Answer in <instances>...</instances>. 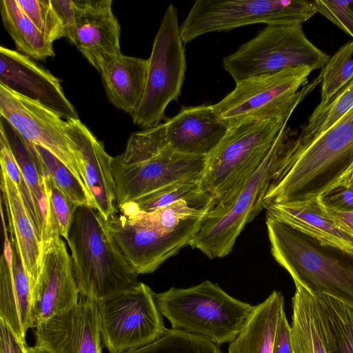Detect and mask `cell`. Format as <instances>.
I'll return each mask as SVG.
<instances>
[{
	"instance_id": "1",
	"label": "cell",
	"mask_w": 353,
	"mask_h": 353,
	"mask_svg": "<svg viewBox=\"0 0 353 353\" xmlns=\"http://www.w3.org/2000/svg\"><path fill=\"white\" fill-rule=\"evenodd\" d=\"M206 211L204 200L196 196L149 213L123 216L117 212L105 224L139 275L154 272L182 248L189 245Z\"/></svg>"
},
{
	"instance_id": "2",
	"label": "cell",
	"mask_w": 353,
	"mask_h": 353,
	"mask_svg": "<svg viewBox=\"0 0 353 353\" xmlns=\"http://www.w3.org/2000/svg\"><path fill=\"white\" fill-rule=\"evenodd\" d=\"M207 157L182 154L167 143L165 123L132 133L112 157L117 208L184 179L203 174Z\"/></svg>"
},
{
	"instance_id": "3",
	"label": "cell",
	"mask_w": 353,
	"mask_h": 353,
	"mask_svg": "<svg viewBox=\"0 0 353 353\" xmlns=\"http://www.w3.org/2000/svg\"><path fill=\"white\" fill-rule=\"evenodd\" d=\"M66 241L81 296L99 303L140 284L94 208H77Z\"/></svg>"
},
{
	"instance_id": "4",
	"label": "cell",
	"mask_w": 353,
	"mask_h": 353,
	"mask_svg": "<svg viewBox=\"0 0 353 353\" xmlns=\"http://www.w3.org/2000/svg\"><path fill=\"white\" fill-rule=\"evenodd\" d=\"M266 225L272 254L294 283L353 307V253L322 244L268 214Z\"/></svg>"
},
{
	"instance_id": "5",
	"label": "cell",
	"mask_w": 353,
	"mask_h": 353,
	"mask_svg": "<svg viewBox=\"0 0 353 353\" xmlns=\"http://www.w3.org/2000/svg\"><path fill=\"white\" fill-rule=\"evenodd\" d=\"M296 132L283 127L264 161L233 199L222 208L208 210L190 246L210 259L222 258L230 253L237 237L263 209L270 190L282 174Z\"/></svg>"
},
{
	"instance_id": "6",
	"label": "cell",
	"mask_w": 353,
	"mask_h": 353,
	"mask_svg": "<svg viewBox=\"0 0 353 353\" xmlns=\"http://www.w3.org/2000/svg\"><path fill=\"white\" fill-rule=\"evenodd\" d=\"M288 119L252 121L228 129L207 157L201 179L210 209L226 206L264 161Z\"/></svg>"
},
{
	"instance_id": "7",
	"label": "cell",
	"mask_w": 353,
	"mask_h": 353,
	"mask_svg": "<svg viewBox=\"0 0 353 353\" xmlns=\"http://www.w3.org/2000/svg\"><path fill=\"white\" fill-rule=\"evenodd\" d=\"M154 300L172 329L217 345L234 341L254 309L208 280L188 288H171L154 293Z\"/></svg>"
},
{
	"instance_id": "8",
	"label": "cell",
	"mask_w": 353,
	"mask_h": 353,
	"mask_svg": "<svg viewBox=\"0 0 353 353\" xmlns=\"http://www.w3.org/2000/svg\"><path fill=\"white\" fill-rule=\"evenodd\" d=\"M312 70L301 65L243 80L212 107L229 128L252 121L289 119L296 106L321 82L319 75L308 83Z\"/></svg>"
},
{
	"instance_id": "9",
	"label": "cell",
	"mask_w": 353,
	"mask_h": 353,
	"mask_svg": "<svg viewBox=\"0 0 353 353\" xmlns=\"http://www.w3.org/2000/svg\"><path fill=\"white\" fill-rule=\"evenodd\" d=\"M318 12L316 0H197L180 26L184 44L205 34L255 23L299 26Z\"/></svg>"
},
{
	"instance_id": "10",
	"label": "cell",
	"mask_w": 353,
	"mask_h": 353,
	"mask_svg": "<svg viewBox=\"0 0 353 353\" xmlns=\"http://www.w3.org/2000/svg\"><path fill=\"white\" fill-rule=\"evenodd\" d=\"M352 163L353 108L294 159L279 187L294 201L316 198L336 186Z\"/></svg>"
},
{
	"instance_id": "11",
	"label": "cell",
	"mask_w": 353,
	"mask_h": 353,
	"mask_svg": "<svg viewBox=\"0 0 353 353\" xmlns=\"http://www.w3.org/2000/svg\"><path fill=\"white\" fill-rule=\"evenodd\" d=\"M330 56L306 37L302 26L268 25L223 59L235 83L306 65L323 69Z\"/></svg>"
},
{
	"instance_id": "12",
	"label": "cell",
	"mask_w": 353,
	"mask_h": 353,
	"mask_svg": "<svg viewBox=\"0 0 353 353\" xmlns=\"http://www.w3.org/2000/svg\"><path fill=\"white\" fill-rule=\"evenodd\" d=\"M185 70V53L177 10L171 3L165 10L148 59L144 94L138 110L131 117L134 124L147 129L161 123L168 105L181 94Z\"/></svg>"
},
{
	"instance_id": "13",
	"label": "cell",
	"mask_w": 353,
	"mask_h": 353,
	"mask_svg": "<svg viewBox=\"0 0 353 353\" xmlns=\"http://www.w3.org/2000/svg\"><path fill=\"white\" fill-rule=\"evenodd\" d=\"M101 339L110 353H123L152 343L166 328L146 284L98 303Z\"/></svg>"
},
{
	"instance_id": "14",
	"label": "cell",
	"mask_w": 353,
	"mask_h": 353,
	"mask_svg": "<svg viewBox=\"0 0 353 353\" xmlns=\"http://www.w3.org/2000/svg\"><path fill=\"white\" fill-rule=\"evenodd\" d=\"M0 115L23 139L44 148L63 163L88 191L66 134V120L43 104L1 84Z\"/></svg>"
},
{
	"instance_id": "15",
	"label": "cell",
	"mask_w": 353,
	"mask_h": 353,
	"mask_svg": "<svg viewBox=\"0 0 353 353\" xmlns=\"http://www.w3.org/2000/svg\"><path fill=\"white\" fill-rule=\"evenodd\" d=\"M35 346L47 353H101L98 303L81 296L69 310L41 323Z\"/></svg>"
},
{
	"instance_id": "16",
	"label": "cell",
	"mask_w": 353,
	"mask_h": 353,
	"mask_svg": "<svg viewBox=\"0 0 353 353\" xmlns=\"http://www.w3.org/2000/svg\"><path fill=\"white\" fill-rule=\"evenodd\" d=\"M79 294L71 256L61 236L43 243L42 270L33 292L31 328L71 308Z\"/></svg>"
},
{
	"instance_id": "17",
	"label": "cell",
	"mask_w": 353,
	"mask_h": 353,
	"mask_svg": "<svg viewBox=\"0 0 353 353\" xmlns=\"http://www.w3.org/2000/svg\"><path fill=\"white\" fill-rule=\"evenodd\" d=\"M0 84L43 104L64 119H79L59 79L30 57L3 46L0 47Z\"/></svg>"
},
{
	"instance_id": "18",
	"label": "cell",
	"mask_w": 353,
	"mask_h": 353,
	"mask_svg": "<svg viewBox=\"0 0 353 353\" xmlns=\"http://www.w3.org/2000/svg\"><path fill=\"white\" fill-rule=\"evenodd\" d=\"M65 132L83 174L94 208L107 221L116 214L117 197L112 173V157L79 119L66 120Z\"/></svg>"
},
{
	"instance_id": "19",
	"label": "cell",
	"mask_w": 353,
	"mask_h": 353,
	"mask_svg": "<svg viewBox=\"0 0 353 353\" xmlns=\"http://www.w3.org/2000/svg\"><path fill=\"white\" fill-rule=\"evenodd\" d=\"M76 19L74 46L99 72L122 54L121 27L112 0H73Z\"/></svg>"
},
{
	"instance_id": "20",
	"label": "cell",
	"mask_w": 353,
	"mask_h": 353,
	"mask_svg": "<svg viewBox=\"0 0 353 353\" xmlns=\"http://www.w3.org/2000/svg\"><path fill=\"white\" fill-rule=\"evenodd\" d=\"M168 145L174 151L193 156H209L229 128L212 105L185 107L165 122Z\"/></svg>"
},
{
	"instance_id": "21",
	"label": "cell",
	"mask_w": 353,
	"mask_h": 353,
	"mask_svg": "<svg viewBox=\"0 0 353 353\" xmlns=\"http://www.w3.org/2000/svg\"><path fill=\"white\" fill-rule=\"evenodd\" d=\"M0 130L6 136L28 187L34 210V225L42 245L60 236L45 183L43 165L34 145L23 139L0 117Z\"/></svg>"
},
{
	"instance_id": "22",
	"label": "cell",
	"mask_w": 353,
	"mask_h": 353,
	"mask_svg": "<svg viewBox=\"0 0 353 353\" xmlns=\"http://www.w3.org/2000/svg\"><path fill=\"white\" fill-rule=\"evenodd\" d=\"M1 192L8 230L16 242L33 293L42 270L43 245L18 188L1 168Z\"/></svg>"
},
{
	"instance_id": "23",
	"label": "cell",
	"mask_w": 353,
	"mask_h": 353,
	"mask_svg": "<svg viewBox=\"0 0 353 353\" xmlns=\"http://www.w3.org/2000/svg\"><path fill=\"white\" fill-rule=\"evenodd\" d=\"M263 208L272 216L322 244L353 253V236L340 228L325 212L319 197L305 201L263 202Z\"/></svg>"
},
{
	"instance_id": "24",
	"label": "cell",
	"mask_w": 353,
	"mask_h": 353,
	"mask_svg": "<svg viewBox=\"0 0 353 353\" xmlns=\"http://www.w3.org/2000/svg\"><path fill=\"white\" fill-rule=\"evenodd\" d=\"M109 101L132 117L142 101L148 73V59L121 54L99 72Z\"/></svg>"
},
{
	"instance_id": "25",
	"label": "cell",
	"mask_w": 353,
	"mask_h": 353,
	"mask_svg": "<svg viewBox=\"0 0 353 353\" xmlns=\"http://www.w3.org/2000/svg\"><path fill=\"white\" fill-rule=\"evenodd\" d=\"M284 311V298L273 291L254 309L239 334L230 343L228 353H272L278 323Z\"/></svg>"
},
{
	"instance_id": "26",
	"label": "cell",
	"mask_w": 353,
	"mask_h": 353,
	"mask_svg": "<svg viewBox=\"0 0 353 353\" xmlns=\"http://www.w3.org/2000/svg\"><path fill=\"white\" fill-rule=\"evenodd\" d=\"M291 325L293 353H329L316 297L294 283Z\"/></svg>"
},
{
	"instance_id": "27",
	"label": "cell",
	"mask_w": 353,
	"mask_h": 353,
	"mask_svg": "<svg viewBox=\"0 0 353 353\" xmlns=\"http://www.w3.org/2000/svg\"><path fill=\"white\" fill-rule=\"evenodd\" d=\"M0 12L3 26L18 52L37 61L54 57L53 43L38 30L17 0H1Z\"/></svg>"
},
{
	"instance_id": "28",
	"label": "cell",
	"mask_w": 353,
	"mask_h": 353,
	"mask_svg": "<svg viewBox=\"0 0 353 353\" xmlns=\"http://www.w3.org/2000/svg\"><path fill=\"white\" fill-rule=\"evenodd\" d=\"M353 108V79L338 91L328 101L320 102L307 123L295 137L290 164L310 144L330 130Z\"/></svg>"
},
{
	"instance_id": "29",
	"label": "cell",
	"mask_w": 353,
	"mask_h": 353,
	"mask_svg": "<svg viewBox=\"0 0 353 353\" xmlns=\"http://www.w3.org/2000/svg\"><path fill=\"white\" fill-rule=\"evenodd\" d=\"M314 296L329 353H353V307L328 295Z\"/></svg>"
},
{
	"instance_id": "30",
	"label": "cell",
	"mask_w": 353,
	"mask_h": 353,
	"mask_svg": "<svg viewBox=\"0 0 353 353\" xmlns=\"http://www.w3.org/2000/svg\"><path fill=\"white\" fill-rule=\"evenodd\" d=\"M6 225H3V251L0 259V319L19 339L25 342L30 321L24 314L14 286L12 274V250Z\"/></svg>"
},
{
	"instance_id": "31",
	"label": "cell",
	"mask_w": 353,
	"mask_h": 353,
	"mask_svg": "<svg viewBox=\"0 0 353 353\" xmlns=\"http://www.w3.org/2000/svg\"><path fill=\"white\" fill-rule=\"evenodd\" d=\"M202 175L184 179L117 208L119 214L128 216L136 213H149L174 202L198 196L203 192ZM207 193V192H206Z\"/></svg>"
},
{
	"instance_id": "32",
	"label": "cell",
	"mask_w": 353,
	"mask_h": 353,
	"mask_svg": "<svg viewBox=\"0 0 353 353\" xmlns=\"http://www.w3.org/2000/svg\"><path fill=\"white\" fill-rule=\"evenodd\" d=\"M123 353H222L215 343L185 332L166 329L161 338L139 349Z\"/></svg>"
},
{
	"instance_id": "33",
	"label": "cell",
	"mask_w": 353,
	"mask_h": 353,
	"mask_svg": "<svg viewBox=\"0 0 353 353\" xmlns=\"http://www.w3.org/2000/svg\"><path fill=\"white\" fill-rule=\"evenodd\" d=\"M321 102L328 101L353 79V39L343 45L321 70Z\"/></svg>"
},
{
	"instance_id": "34",
	"label": "cell",
	"mask_w": 353,
	"mask_h": 353,
	"mask_svg": "<svg viewBox=\"0 0 353 353\" xmlns=\"http://www.w3.org/2000/svg\"><path fill=\"white\" fill-rule=\"evenodd\" d=\"M34 147L45 168L62 192L77 206L94 208L89 192L69 168L48 150L37 145Z\"/></svg>"
},
{
	"instance_id": "35",
	"label": "cell",
	"mask_w": 353,
	"mask_h": 353,
	"mask_svg": "<svg viewBox=\"0 0 353 353\" xmlns=\"http://www.w3.org/2000/svg\"><path fill=\"white\" fill-rule=\"evenodd\" d=\"M26 14L51 42L65 37L63 23L52 0H17Z\"/></svg>"
},
{
	"instance_id": "36",
	"label": "cell",
	"mask_w": 353,
	"mask_h": 353,
	"mask_svg": "<svg viewBox=\"0 0 353 353\" xmlns=\"http://www.w3.org/2000/svg\"><path fill=\"white\" fill-rule=\"evenodd\" d=\"M44 172L46 192L57 223L59 232L61 236L67 240L73 216L78 206L56 185L45 167Z\"/></svg>"
},
{
	"instance_id": "37",
	"label": "cell",
	"mask_w": 353,
	"mask_h": 353,
	"mask_svg": "<svg viewBox=\"0 0 353 353\" xmlns=\"http://www.w3.org/2000/svg\"><path fill=\"white\" fill-rule=\"evenodd\" d=\"M0 163L8 176L18 188L25 205L34 223V210L28 187L15 157L3 132L0 130Z\"/></svg>"
},
{
	"instance_id": "38",
	"label": "cell",
	"mask_w": 353,
	"mask_h": 353,
	"mask_svg": "<svg viewBox=\"0 0 353 353\" xmlns=\"http://www.w3.org/2000/svg\"><path fill=\"white\" fill-rule=\"evenodd\" d=\"M318 12L353 39V0H316Z\"/></svg>"
},
{
	"instance_id": "39",
	"label": "cell",
	"mask_w": 353,
	"mask_h": 353,
	"mask_svg": "<svg viewBox=\"0 0 353 353\" xmlns=\"http://www.w3.org/2000/svg\"><path fill=\"white\" fill-rule=\"evenodd\" d=\"M325 209L347 212L353 210V184L337 185L319 196Z\"/></svg>"
},
{
	"instance_id": "40",
	"label": "cell",
	"mask_w": 353,
	"mask_h": 353,
	"mask_svg": "<svg viewBox=\"0 0 353 353\" xmlns=\"http://www.w3.org/2000/svg\"><path fill=\"white\" fill-rule=\"evenodd\" d=\"M65 30V37L72 44L76 39V19L73 0H52Z\"/></svg>"
},
{
	"instance_id": "41",
	"label": "cell",
	"mask_w": 353,
	"mask_h": 353,
	"mask_svg": "<svg viewBox=\"0 0 353 353\" xmlns=\"http://www.w3.org/2000/svg\"><path fill=\"white\" fill-rule=\"evenodd\" d=\"M272 353H293L291 326L285 311L280 316L273 343Z\"/></svg>"
},
{
	"instance_id": "42",
	"label": "cell",
	"mask_w": 353,
	"mask_h": 353,
	"mask_svg": "<svg viewBox=\"0 0 353 353\" xmlns=\"http://www.w3.org/2000/svg\"><path fill=\"white\" fill-rule=\"evenodd\" d=\"M0 353H28L26 342L21 341L11 328L0 319Z\"/></svg>"
},
{
	"instance_id": "43",
	"label": "cell",
	"mask_w": 353,
	"mask_h": 353,
	"mask_svg": "<svg viewBox=\"0 0 353 353\" xmlns=\"http://www.w3.org/2000/svg\"><path fill=\"white\" fill-rule=\"evenodd\" d=\"M327 214L343 230L353 236V210L347 212L324 208Z\"/></svg>"
},
{
	"instance_id": "44",
	"label": "cell",
	"mask_w": 353,
	"mask_h": 353,
	"mask_svg": "<svg viewBox=\"0 0 353 353\" xmlns=\"http://www.w3.org/2000/svg\"><path fill=\"white\" fill-rule=\"evenodd\" d=\"M350 184H353V163L346 173L341 177L337 185Z\"/></svg>"
},
{
	"instance_id": "45",
	"label": "cell",
	"mask_w": 353,
	"mask_h": 353,
	"mask_svg": "<svg viewBox=\"0 0 353 353\" xmlns=\"http://www.w3.org/2000/svg\"><path fill=\"white\" fill-rule=\"evenodd\" d=\"M28 353H47L43 350L36 347H28Z\"/></svg>"
}]
</instances>
